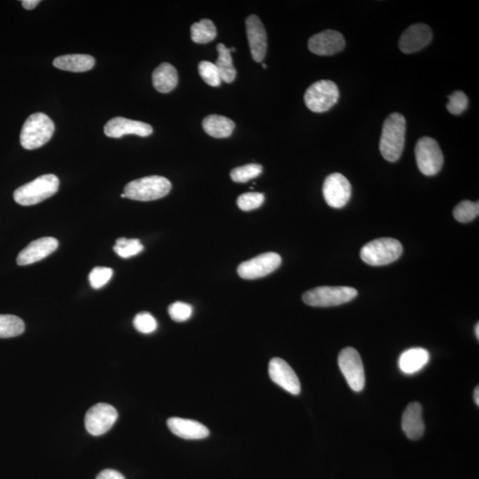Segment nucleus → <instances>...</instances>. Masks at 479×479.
I'll return each mask as SVG.
<instances>
[{
  "label": "nucleus",
  "mask_w": 479,
  "mask_h": 479,
  "mask_svg": "<svg viewBox=\"0 0 479 479\" xmlns=\"http://www.w3.org/2000/svg\"><path fill=\"white\" fill-rule=\"evenodd\" d=\"M414 153L418 169L423 175L434 176L442 169L443 153L436 139L430 137L421 138L417 141Z\"/></svg>",
  "instance_id": "6e6552de"
},
{
  "label": "nucleus",
  "mask_w": 479,
  "mask_h": 479,
  "mask_svg": "<svg viewBox=\"0 0 479 479\" xmlns=\"http://www.w3.org/2000/svg\"><path fill=\"white\" fill-rule=\"evenodd\" d=\"M172 189L169 179L161 176H148L129 182L124 195L135 201L149 202L162 198Z\"/></svg>",
  "instance_id": "20e7f679"
},
{
  "label": "nucleus",
  "mask_w": 479,
  "mask_h": 479,
  "mask_svg": "<svg viewBox=\"0 0 479 479\" xmlns=\"http://www.w3.org/2000/svg\"><path fill=\"white\" fill-rule=\"evenodd\" d=\"M25 325L21 318L15 315H0V338H15L25 332Z\"/></svg>",
  "instance_id": "bb28decb"
},
{
  "label": "nucleus",
  "mask_w": 479,
  "mask_h": 479,
  "mask_svg": "<svg viewBox=\"0 0 479 479\" xmlns=\"http://www.w3.org/2000/svg\"><path fill=\"white\" fill-rule=\"evenodd\" d=\"M121 197L122 198H125L127 196H125L124 193H122Z\"/></svg>",
  "instance_id": "a19ab883"
},
{
  "label": "nucleus",
  "mask_w": 479,
  "mask_h": 479,
  "mask_svg": "<svg viewBox=\"0 0 479 479\" xmlns=\"http://www.w3.org/2000/svg\"><path fill=\"white\" fill-rule=\"evenodd\" d=\"M59 243L53 237H43L30 243L17 257L19 266H28L41 261L57 250Z\"/></svg>",
  "instance_id": "a211bd4d"
},
{
  "label": "nucleus",
  "mask_w": 479,
  "mask_h": 479,
  "mask_svg": "<svg viewBox=\"0 0 479 479\" xmlns=\"http://www.w3.org/2000/svg\"><path fill=\"white\" fill-rule=\"evenodd\" d=\"M167 426L173 434L184 440H203L210 435L208 428L195 420L172 417L167 421Z\"/></svg>",
  "instance_id": "6ab92c4d"
},
{
  "label": "nucleus",
  "mask_w": 479,
  "mask_h": 479,
  "mask_svg": "<svg viewBox=\"0 0 479 479\" xmlns=\"http://www.w3.org/2000/svg\"><path fill=\"white\" fill-rule=\"evenodd\" d=\"M53 66L57 69L71 71V72H86L93 69L95 59L87 54H68L57 57L53 60Z\"/></svg>",
  "instance_id": "4be33fe9"
},
{
  "label": "nucleus",
  "mask_w": 479,
  "mask_h": 479,
  "mask_svg": "<svg viewBox=\"0 0 479 479\" xmlns=\"http://www.w3.org/2000/svg\"><path fill=\"white\" fill-rule=\"evenodd\" d=\"M54 124L49 115L35 113L30 115L23 124L20 141L23 148L28 151L41 148L53 137Z\"/></svg>",
  "instance_id": "7ed1b4c3"
},
{
  "label": "nucleus",
  "mask_w": 479,
  "mask_h": 479,
  "mask_svg": "<svg viewBox=\"0 0 479 479\" xmlns=\"http://www.w3.org/2000/svg\"><path fill=\"white\" fill-rule=\"evenodd\" d=\"M236 127L234 122L222 115H210L203 119V128L207 134L213 138H229Z\"/></svg>",
  "instance_id": "b1692460"
},
{
  "label": "nucleus",
  "mask_w": 479,
  "mask_h": 479,
  "mask_svg": "<svg viewBox=\"0 0 479 479\" xmlns=\"http://www.w3.org/2000/svg\"><path fill=\"white\" fill-rule=\"evenodd\" d=\"M430 361V353L427 350L420 347L411 348L404 352L400 357V369L407 375H413L421 371Z\"/></svg>",
  "instance_id": "412c9836"
},
{
  "label": "nucleus",
  "mask_w": 479,
  "mask_h": 479,
  "mask_svg": "<svg viewBox=\"0 0 479 479\" xmlns=\"http://www.w3.org/2000/svg\"><path fill=\"white\" fill-rule=\"evenodd\" d=\"M96 479H125L124 475L115 470H104L98 473Z\"/></svg>",
  "instance_id": "e433bc0d"
},
{
  "label": "nucleus",
  "mask_w": 479,
  "mask_h": 479,
  "mask_svg": "<svg viewBox=\"0 0 479 479\" xmlns=\"http://www.w3.org/2000/svg\"><path fill=\"white\" fill-rule=\"evenodd\" d=\"M40 3V0H23L22 4L23 8L27 10H32Z\"/></svg>",
  "instance_id": "4c0bfd02"
},
{
  "label": "nucleus",
  "mask_w": 479,
  "mask_h": 479,
  "mask_svg": "<svg viewBox=\"0 0 479 479\" xmlns=\"http://www.w3.org/2000/svg\"><path fill=\"white\" fill-rule=\"evenodd\" d=\"M144 250L141 241L138 239H127L119 238L114 246L115 253L122 258H130L136 256Z\"/></svg>",
  "instance_id": "cd10ccee"
},
{
  "label": "nucleus",
  "mask_w": 479,
  "mask_h": 479,
  "mask_svg": "<svg viewBox=\"0 0 479 479\" xmlns=\"http://www.w3.org/2000/svg\"><path fill=\"white\" fill-rule=\"evenodd\" d=\"M454 217L457 222L461 223H468L474 220L479 214L478 202L465 201L458 203L454 209Z\"/></svg>",
  "instance_id": "c85d7f7f"
},
{
  "label": "nucleus",
  "mask_w": 479,
  "mask_h": 479,
  "mask_svg": "<svg viewBox=\"0 0 479 479\" xmlns=\"http://www.w3.org/2000/svg\"><path fill=\"white\" fill-rule=\"evenodd\" d=\"M217 36V29L212 21L203 19L193 23L191 27V39L196 44H207L212 41Z\"/></svg>",
  "instance_id": "a878e982"
},
{
  "label": "nucleus",
  "mask_w": 479,
  "mask_h": 479,
  "mask_svg": "<svg viewBox=\"0 0 479 479\" xmlns=\"http://www.w3.org/2000/svg\"><path fill=\"white\" fill-rule=\"evenodd\" d=\"M217 53L219 57L216 60L215 65L217 70H219L220 78L223 82L232 83L236 77V68L234 67L232 56L231 52H234L236 49H227L223 44H219L217 46Z\"/></svg>",
  "instance_id": "393cba45"
},
{
  "label": "nucleus",
  "mask_w": 479,
  "mask_h": 479,
  "mask_svg": "<svg viewBox=\"0 0 479 479\" xmlns=\"http://www.w3.org/2000/svg\"><path fill=\"white\" fill-rule=\"evenodd\" d=\"M402 430L409 440H417L423 437L426 426L423 418V407L419 402L410 403L404 411Z\"/></svg>",
  "instance_id": "aec40b11"
},
{
  "label": "nucleus",
  "mask_w": 479,
  "mask_h": 479,
  "mask_svg": "<svg viewBox=\"0 0 479 479\" xmlns=\"http://www.w3.org/2000/svg\"><path fill=\"white\" fill-rule=\"evenodd\" d=\"M403 253L402 244L393 238H379L366 243L361 250V257L373 267L386 266L399 260Z\"/></svg>",
  "instance_id": "39448f33"
},
{
  "label": "nucleus",
  "mask_w": 479,
  "mask_h": 479,
  "mask_svg": "<svg viewBox=\"0 0 479 479\" xmlns=\"http://www.w3.org/2000/svg\"><path fill=\"white\" fill-rule=\"evenodd\" d=\"M113 270L108 267H95L89 274V281L94 290L103 288L110 281Z\"/></svg>",
  "instance_id": "72a5a7b5"
},
{
  "label": "nucleus",
  "mask_w": 479,
  "mask_h": 479,
  "mask_svg": "<svg viewBox=\"0 0 479 479\" xmlns=\"http://www.w3.org/2000/svg\"><path fill=\"white\" fill-rule=\"evenodd\" d=\"M358 295L351 287H318L305 292L303 301L314 307H331L348 303Z\"/></svg>",
  "instance_id": "423d86ee"
},
{
  "label": "nucleus",
  "mask_w": 479,
  "mask_h": 479,
  "mask_svg": "<svg viewBox=\"0 0 479 479\" xmlns=\"http://www.w3.org/2000/svg\"><path fill=\"white\" fill-rule=\"evenodd\" d=\"M263 172L262 165L257 164H250L243 166H240L234 169L231 172V179L233 181L236 183H245L250 179L257 178Z\"/></svg>",
  "instance_id": "c756f323"
},
{
  "label": "nucleus",
  "mask_w": 479,
  "mask_h": 479,
  "mask_svg": "<svg viewBox=\"0 0 479 479\" xmlns=\"http://www.w3.org/2000/svg\"><path fill=\"white\" fill-rule=\"evenodd\" d=\"M322 192L328 205L340 209L347 205L351 198V183L341 173H332L326 178Z\"/></svg>",
  "instance_id": "f8f14e48"
},
{
  "label": "nucleus",
  "mask_w": 479,
  "mask_h": 479,
  "mask_svg": "<svg viewBox=\"0 0 479 479\" xmlns=\"http://www.w3.org/2000/svg\"><path fill=\"white\" fill-rule=\"evenodd\" d=\"M198 70L200 76L209 86L217 87H219L222 80L220 78L219 70H217L215 63L203 60L199 63Z\"/></svg>",
  "instance_id": "7c9ffc66"
},
{
  "label": "nucleus",
  "mask_w": 479,
  "mask_h": 479,
  "mask_svg": "<svg viewBox=\"0 0 479 479\" xmlns=\"http://www.w3.org/2000/svg\"><path fill=\"white\" fill-rule=\"evenodd\" d=\"M475 334L477 336L478 339H479V324H477L475 328Z\"/></svg>",
  "instance_id": "ea45409f"
},
{
  "label": "nucleus",
  "mask_w": 479,
  "mask_h": 479,
  "mask_svg": "<svg viewBox=\"0 0 479 479\" xmlns=\"http://www.w3.org/2000/svg\"><path fill=\"white\" fill-rule=\"evenodd\" d=\"M152 79L153 86L159 93L168 94L178 84V72L172 64L162 63L153 72Z\"/></svg>",
  "instance_id": "5701e85b"
},
{
  "label": "nucleus",
  "mask_w": 479,
  "mask_h": 479,
  "mask_svg": "<svg viewBox=\"0 0 479 479\" xmlns=\"http://www.w3.org/2000/svg\"><path fill=\"white\" fill-rule=\"evenodd\" d=\"M281 264L280 255L275 253H267L258 255L256 257L245 261L238 267L237 273L244 280H256V279L267 276Z\"/></svg>",
  "instance_id": "9d476101"
},
{
  "label": "nucleus",
  "mask_w": 479,
  "mask_h": 479,
  "mask_svg": "<svg viewBox=\"0 0 479 479\" xmlns=\"http://www.w3.org/2000/svg\"><path fill=\"white\" fill-rule=\"evenodd\" d=\"M264 202V193H243L237 199V205L243 212H250L260 208Z\"/></svg>",
  "instance_id": "2f4dec72"
},
{
  "label": "nucleus",
  "mask_w": 479,
  "mask_h": 479,
  "mask_svg": "<svg viewBox=\"0 0 479 479\" xmlns=\"http://www.w3.org/2000/svg\"><path fill=\"white\" fill-rule=\"evenodd\" d=\"M168 312L173 321L184 322L191 318L193 314L192 305L183 302H175L170 305Z\"/></svg>",
  "instance_id": "c9c22d12"
},
{
  "label": "nucleus",
  "mask_w": 479,
  "mask_h": 479,
  "mask_svg": "<svg viewBox=\"0 0 479 479\" xmlns=\"http://www.w3.org/2000/svg\"><path fill=\"white\" fill-rule=\"evenodd\" d=\"M338 365L346 382L355 392H362L365 386V372L361 355L357 350L346 347L338 356Z\"/></svg>",
  "instance_id": "1a4fd4ad"
},
{
  "label": "nucleus",
  "mask_w": 479,
  "mask_h": 479,
  "mask_svg": "<svg viewBox=\"0 0 479 479\" xmlns=\"http://www.w3.org/2000/svg\"><path fill=\"white\" fill-rule=\"evenodd\" d=\"M264 69H267V65L266 64H263Z\"/></svg>",
  "instance_id": "79ce46f5"
},
{
  "label": "nucleus",
  "mask_w": 479,
  "mask_h": 479,
  "mask_svg": "<svg viewBox=\"0 0 479 479\" xmlns=\"http://www.w3.org/2000/svg\"><path fill=\"white\" fill-rule=\"evenodd\" d=\"M269 376L272 381L292 395H298L300 393V381L297 373L284 359L280 358L271 359Z\"/></svg>",
  "instance_id": "4468645a"
},
{
  "label": "nucleus",
  "mask_w": 479,
  "mask_h": 479,
  "mask_svg": "<svg viewBox=\"0 0 479 479\" xmlns=\"http://www.w3.org/2000/svg\"><path fill=\"white\" fill-rule=\"evenodd\" d=\"M406 124V118L400 113H393L385 119L379 148L386 161L397 162L402 156L405 147Z\"/></svg>",
  "instance_id": "f257e3e1"
},
{
  "label": "nucleus",
  "mask_w": 479,
  "mask_h": 479,
  "mask_svg": "<svg viewBox=\"0 0 479 479\" xmlns=\"http://www.w3.org/2000/svg\"><path fill=\"white\" fill-rule=\"evenodd\" d=\"M246 32L251 56L255 62L261 63L267 54V35L262 22L257 15L246 19Z\"/></svg>",
  "instance_id": "dca6fc26"
},
{
  "label": "nucleus",
  "mask_w": 479,
  "mask_h": 479,
  "mask_svg": "<svg viewBox=\"0 0 479 479\" xmlns=\"http://www.w3.org/2000/svg\"><path fill=\"white\" fill-rule=\"evenodd\" d=\"M449 101L447 105V110L453 115H460L463 113L468 107L467 95L461 91H456L449 95Z\"/></svg>",
  "instance_id": "f704fd0d"
},
{
  "label": "nucleus",
  "mask_w": 479,
  "mask_h": 479,
  "mask_svg": "<svg viewBox=\"0 0 479 479\" xmlns=\"http://www.w3.org/2000/svg\"><path fill=\"white\" fill-rule=\"evenodd\" d=\"M117 417V411L114 407L107 403H98L87 411L84 424L91 435L101 436L111 429Z\"/></svg>",
  "instance_id": "9b49d317"
},
{
  "label": "nucleus",
  "mask_w": 479,
  "mask_h": 479,
  "mask_svg": "<svg viewBox=\"0 0 479 479\" xmlns=\"http://www.w3.org/2000/svg\"><path fill=\"white\" fill-rule=\"evenodd\" d=\"M339 90L331 80H321L312 84L305 94L307 107L315 113H324L338 103Z\"/></svg>",
  "instance_id": "0eeeda50"
},
{
  "label": "nucleus",
  "mask_w": 479,
  "mask_h": 479,
  "mask_svg": "<svg viewBox=\"0 0 479 479\" xmlns=\"http://www.w3.org/2000/svg\"><path fill=\"white\" fill-rule=\"evenodd\" d=\"M134 328L142 334H151L158 328V321L149 312H139L134 319Z\"/></svg>",
  "instance_id": "473e14b6"
},
{
  "label": "nucleus",
  "mask_w": 479,
  "mask_h": 479,
  "mask_svg": "<svg viewBox=\"0 0 479 479\" xmlns=\"http://www.w3.org/2000/svg\"><path fill=\"white\" fill-rule=\"evenodd\" d=\"M474 400H475V403L477 404V406H479V388H478V387H477V388L475 389Z\"/></svg>",
  "instance_id": "58836bf2"
},
{
  "label": "nucleus",
  "mask_w": 479,
  "mask_h": 479,
  "mask_svg": "<svg viewBox=\"0 0 479 479\" xmlns=\"http://www.w3.org/2000/svg\"><path fill=\"white\" fill-rule=\"evenodd\" d=\"M59 186L60 181L56 175H42L17 189L13 198L20 205H35L56 195Z\"/></svg>",
  "instance_id": "f03ea898"
},
{
  "label": "nucleus",
  "mask_w": 479,
  "mask_h": 479,
  "mask_svg": "<svg viewBox=\"0 0 479 479\" xmlns=\"http://www.w3.org/2000/svg\"><path fill=\"white\" fill-rule=\"evenodd\" d=\"M433 39V32L423 23L411 25L400 37L399 46L402 52L413 53L429 45Z\"/></svg>",
  "instance_id": "f3484780"
},
{
  "label": "nucleus",
  "mask_w": 479,
  "mask_h": 479,
  "mask_svg": "<svg viewBox=\"0 0 479 479\" xmlns=\"http://www.w3.org/2000/svg\"><path fill=\"white\" fill-rule=\"evenodd\" d=\"M105 134L110 138L119 139L124 135L135 134L148 137L153 134L151 124L141 121L117 117L110 119L104 127Z\"/></svg>",
  "instance_id": "2eb2a0df"
},
{
  "label": "nucleus",
  "mask_w": 479,
  "mask_h": 479,
  "mask_svg": "<svg viewBox=\"0 0 479 479\" xmlns=\"http://www.w3.org/2000/svg\"><path fill=\"white\" fill-rule=\"evenodd\" d=\"M345 46L344 36L336 30H328L315 34L308 41V49L319 56H331L341 52Z\"/></svg>",
  "instance_id": "ddd939ff"
}]
</instances>
